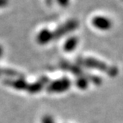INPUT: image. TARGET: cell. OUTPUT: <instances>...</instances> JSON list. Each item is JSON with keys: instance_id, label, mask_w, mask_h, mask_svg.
I'll return each mask as SVG.
<instances>
[{"instance_id": "6da1fadb", "label": "cell", "mask_w": 123, "mask_h": 123, "mask_svg": "<svg viewBox=\"0 0 123 123\" xmlns=\"http://www.w3.org/2000/svg\"><path fill=\"white\" fill-rule=\"evenodd\" d=\"M78 26H79V23L76 19H70V20H68L67 22L64 23L58 27L56 28L55 31H53L54 40L61 38L62 37H63L66 34L70 33V32H73L78 27Z\"/></svg>"}, {"instance_id": "7a4b0ae2", "label": "cell", "mask_w": 123, "mask_h": 123, "mask_svg": "<svg viewBox=\"0 0 123 123\" xmlns=\"http://www.w3.org/2000/svg\"><path fill=\"white\" fill-rule=\"evenodd\" d=\"M92 25L100 31H109L111 29L113 23L109 18L105 16H95L92 18Z\"/></svg>"}, {"instance_id": "3957f363", "label": "cell", "mask_w": 123, "mask_h": 123, "mask_svg": "<svg viewBox=\"0 0 123 123\" xmlns=\"http://www.w3.org/2000/svg\"><path fill=\"white\" fill-rule=\"evenodd\" d=\"M78 62L81 65H84L88 66V67L94 69H98L101 70H105L108 68L105 62L93 58H80L78 59Z\"/></svg>"}, {"instance_id": "277c9868", "label": "cell", "mask_w": 123, "mask_h": 123, "mask_svg": "<svg viewBox=\"0 0 123 123\" xmlns=\"http://www.w3.org/2000/svg\"><path fill=\"white\" fill-rule=\"evenodd\" d=\"M52 40H54L53 31H50V30L46 28L39 31L36 36L37 43L40 45H46Z\"/></svg>"}, {"instance_id": "5b68a950", "label": "cell", "mask_w": 123, "mask_h": 123, "mask_svg": "<svg viewBox=\"0 0 123 123\" xmlns=\"http://www.w3.org/2000/svg\"><path fill=\"white\" fill-rule=\"evenodd\" d=\"M78 44V38L75 36H71L66 39L63 44V50L66 52H71L74 50Z\"/></svg>"}, {"instance_id": "8992f818", "label": "cell", "mask_w": 123, "mask_h": 123, "mask_svg": "<svg viewBox=\"0 0 123 123\" xmlns=\"http://www.w3.org/2000/svg\"><path fill=\"white\" fill-rule=\"evenodd\" d=\"M6 83L7 85L12 86H14L15 88H18V89H23V88L25 86V82L21 79H18V80H16V81L6 80Z\"/></svg>"}, {"instance_id": "52a82bcc", "label": "cell", "mask_w": 123, "mask_h": 123, "mask_svg": "<svg viewBox=\"0 0 123 123\" xmlns=\"http://www.w3.org/2000/svg\"><path fill=\"white\" fill-rule=\"evenodd\" d=\"M58 3L62 7L68 6V5L70 4V0H57Z\"/></svg>"}, {"instance_id": "ba28073f", "label": "cell", "mask_w": 123, "mask_h": 123, "mask_svg": "<svg viewBox=\"0 0 123 123\" xmlns=\"http://www.w3.org/2000/svg\"><path fill=\"white\" fill-rule=\"evenodd\" d=\"M8 4V0H0V7H3Z\"/></svg>"}, {"instance_id": "9c48e42d", "label": "cell", "mask_w": 123, "mask_h": 123, "mask_svg": "<svg viewBox=\"0 0 123 123\" xmlns=\"http://www.w3.org/2000/svg\"><path fill=\"white\" fill-rule=\"evenodd\" d=\"M46 1V3L48 5V6H51L53 3V1L54 0H45Z\"/></svg>"}, {"instance_id": "30bf717a", "label": "cell", "mask_w": 123, "mask_h": 123, "mask_svg": "<svg viewBox=\"0 0 123 123\" xmlns=\"http://www.w3.org/2000/svg\"><path fill=\"white\" fill-rule=\"evenodd\" d=\"M2 54H3V49H2V46H0V58L2 56Z\"/></svg>"}, {"instance_id": "8fae6325", "label": "cell", "mask_w": 123, "mask_h": 123, "mask_svg": "<svg viewBox=\"0 0 123 123\" xmlns=\"http://www.w3.org/2000/svg\"><path fill=\"white\" fill-rule=\"evenodd\" d=\"M122 1H123V0H122Z\"/></svg>"}]
</instances>
